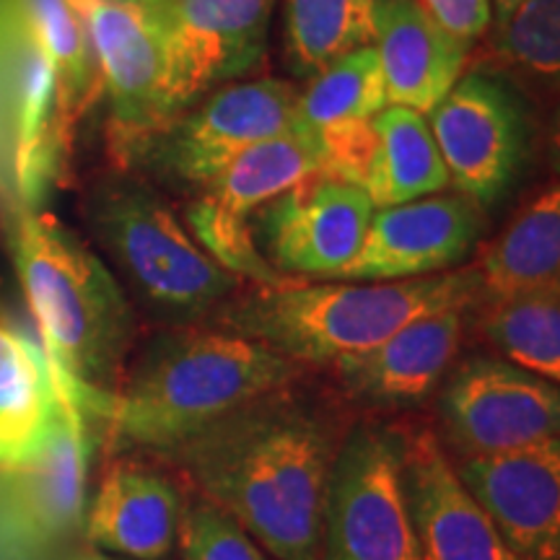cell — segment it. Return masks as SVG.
Instances as JSON below:
<instances>
[{
  "instance_id": "cell-5",
  "label": "cell",
  "mask_w": 560,
  "mask_h": 560,
  "mask_svg": "<svg viewBox=\"0 0 560 560\" xmlns=\"http://www.w3.org/2000/svg\"><path fill=\"white\" fill-rule=\"evenodd\" d=\"M96 242L156 317L185 327L234 299L240 276L182 226L170 202L136 179H104L86 202Z\"/></svg>"
},
{
  "instance_id": "cell-15",
  "label": "cell",
  "mask_w": 560,
  "mask_h": 560,
  "mask_svg": "<svg viewBox=\"0 0 560 560\" xmlns=\"http://www.w3.org/2000/svg\"><path fill=\"white\" fill-rule=\"evenodd\" d=\"M482 223L478 202L459 192L380 208L371 215L359 255L338 280L389 283L450 272L478 244Z\"/></svg>"
},
{
  "instance_id": "cell-12",
  "label": "cell",
  "mask_w": 560,
  "mask_h": 560,
  "mask_svg": "<svg viewBox=\"0 0 560 560\" xmlns=\"http://www.w3.org/2000/svg\"><path fill=\"white\" fill-rule=\"evenodd\" d=\"M429 115L450 185L478 206L499 200L527 149V117L514 91L488 73L459 75Z\"/></svg>"
},
{
  "instance_id": "cell-20",
  "label": "cell",
  "mask_w": 560,
  "mask_h": 560,
  "mask_svg": "<svg viewBox=\"0 0 560 560\" xmlns=\"http://www.w3.org/2000/svg\"><path fill=\"white\" fill-rule=\"evenodd\" d=\"M374 50L389 107L429 115L459 81L467 47L425 13L418 0H376Z\"/></svg>"
},
{
  "instance_id": "cell-2",
  "label": "cell",
  "mask_w": 560,
  "mask_h": 560,
  "mask_svg": "<svg viewBox=\"0 0 560 560\" xmlns=\"http://www.w3.org/2000/svg\"><path fill=\"white\" fill-rule=\"evenodd\" d=\"M0 219L37 338L62 389L104 425L136 342V312L79 234L0 187Z\"/></svg>"
},
{
  "instance_id": "cell-7",
  "label": "cell",
  "mask_w": 560,
  "mask_h": 560,
  "mask_svg": "<svg viewBox=\"0 0 560 560\" xmlns=\"http://www.w3.org/2000/svg\"><path fill=\"white\" fill-rule=\"evenodd\" d=\"M322 560H420L397 431L376 423L348 431L327 488Z\"/></svg>"
},
{
  "instance_id": "cell-31",
  "label": "cell",
  "mask_w": 560,
  "mask_h": 560,
  "mask_svg": "<svg viewBox=\"0 0 560 560\" xmlns=\"http://www.w3.org/2000/svg\"><path fill=\"white\" fill-rule=\"evenodd\" d=\"M520 3H522V0H490V9H495V16H499L495 21H499V24H501V21L506 19L509 13L514 11Z\"/></svg>"
},
{
  "instance_id": "cell-10",
  "label": "cell",
  "mask_w": 560,
  "mask_h": 560,
  "mask_svg": "<svg viewBox=\"0 0 560 560\" xmlns=\"http://www.w3.org/2000/svg\"><path fill=\"white\" fill-rule=\"evenodd\" d=\"M109 91L120 149L166 125V16L161 0H68Z\"/></svg>"
},
{
  "instance_id": "cell-18",
  "label": "cell",
  "mask_w": 560,
  "mask_h": 560,
  "mask_svg": "<svg viewBox=\"0 0 560 560\" xmlns=\"http://www.w3.org/2000/svg\"><path fill=\"white\" fill-rule=\"evenodd\" d=\"M472 306H450L416 317L366 353L332 366L350 400L369 408L425 402L457 359Z\"/></svg>"
},
{
  "instance_id": "cell-13",
  "label": "cell",
  "mask_w": 560,
  "mask_h": 560,
  "mask_svg": "<svg viewBox=\"0 0 560 560\" xmlns=\"http://www.w3.org/2000/svg\"><path fill=\"white\" fill-rule=\"evenodd\" d=\"M166 16V122L262 60L276 0H161Z\"/></svg>"
},
{
  "instance_id": "cell-16",
  "label": "cell",
  "mask_w": 560,
  "mask_h": 560,
  "mask_svg": "<svg viewBox=\"0 0 560 560\" xmlns=\"http://www.w3.org/2000/svg\"><path fill=\"white\" fill-rule=\"evenodd\" d=\"M450 459L516 556L560 560V439L495 457Z\"/></svg>"
},
{
  "instance_id": "cell-23",
  "label": "cell",
  "mask_w": 560,
  "mask_h": 560,
  "mask_svg": "<svg viewBox=\"0 0 560 560\" xmlns=\"http://www.w3.org/2000/svg\"><path fill=\"white\" fill-rule=\"evenodd\" d=\"M16 5L26 30L52 66L58 130L68 149L75 122L94 100L100 81L89 39L68 0H16Z\"/></svg>"
},
{
  "instance_id": "cell-4",
  "label": "cell",
  "mask_w": 560,
  "mask_h": 560,
  "mask_svg": "<svg viewBox=\"0 0 560 560\" xmlns=\"http://www.w3.org/2000/svg\"><path fill=\"white\" fill-rule=\"evenodd\" d=\"M478 276L459 268L389 283L257 285L255 293L221 306L223 330L262 342L301 369L335 366L366 353L416 317L475 306Z\"/></svg>"
},
{
  "instance_id": "cell-32",
  "label": "cell",
  "mask_w": 560,
  "mask_h": 560,
  "mask_svg": "<svg viewBox=\"0 0 560 560\" xmlns=\"http://www.w3.org/2000/svg\"><path fill=\"white\" fill-rule=\"evenodd\" d=\"M60 560H109V558H104L102 552L94 550V548H83V550L66 552V556H62Z\"/></svg>"
},
{
  "instance_id": "cell-19",
  "label": "cell",
  "mask_w": 560,
  "mask_h": 560,
  "mask_svg": "<svg viewBox=\"0 0 560 560\" xmlns=\"http://www.w3.org/2000/svg\"><path fill=\"white\" fill-rule=\"evenodd\" d=\"M102 475L83 514L91 548L136 560H164L177 545L187 495L170 472L120 454Z\"/></svg>"
},
{
  "instance_id": "cell-27",
  "label": "cell",
  "mask_w": 560,
  "mask_h": 560,
  "mask_svg": "<svg viewBox=\"0 0 560 560\" xmlns=\"http://www.w3.org/2000/svg\"><path fill=\"white\" fill-rule=\"evenodd\" d=\"M495 58L511 75L548 94L560 73V0H522L499 24Z\"/></svg>"
},
{
  "instance_id": "cell-8",
  "label": "cell",
  "mask_w": 560,
  "mask_h": 560,
  "mask_svg": "<svg viewBox=\"0 0 560 560\" xmlns=\"http://www.w3.org/2000/svg\"><path fill=\"white\" fill-rule=\"evenodd\" d=\"M322 170L317 138L306 128L270 138L240 153L200 187V198L187 210L195 240L210 257L257 285H283V278L262 260L252 240V219L272 198Z\"/></svg>"
},
{
  "instance_id": "cell-28",
  "label": "cell",
  "mask_w": 560,
  "mask_h": 560,
  "mask_svg": "<svg viewBox=\"0 0 560 560\" xmlns=\"http://www.w3.org/2000/svg\"><path fill=\"white\" fill-rule=\"evenodd\" d=\"M177 545L182 560H270L240 524L198 495L182 511Z\"/></svg>"
},
{
  "instance_id": "cell-9",
  "label": "cell",
  "mask_w": 560,
  "mask_h": 560,
  "mask_svg": "<svg viewBox=\"0 0 560 560\" xmlns=\"http://www.w3.org/2000/svg\"><path fill=\"white\" fill-rule=\"evenodd\" d=\"M439 420L454 457H495L558 439L556 382L499 359L462 361L439 384Z\"/></svg>"
},
{
  "instance_id": "cell-14",
  "label": "cell",
  "mask_w": 560,
  "mask_h": 560,
  "mask_svg": "<svg viewBox=\"0 0 560 560\" xmlns=\"http://www.w3.org/2000/svg\"><path fill=\"white\" fill-rule=\"evenodd\" d=\"M159 161L166 172L202 187L240 153L299 128V91L283 81L231 83L185 120L166 122Z\"/></svg>"
},
{
  "instance_id": "cell-6",
  "label": "cell",
  "mask_w": 560,
  "mask_h": 560,
  "mask_svg": "<svg viewBox=\"0 0 560 560\" xmlns=\"http://www.w3.org/2000/svg\"><path fill=\"white\" fill-rule=\"evenodd\" d=\"M60 395L47 450L26 465L0 467V560H60L83 529L96 420L62 387Z\"/></svg>"
},
{
  "instance_id": "cell-29",
  "label": "cell",
  "mask_w": 560,
  "mask_h": 560,
  "mask_svg": "<svg viewBox=\"0 0 560 560\" xmlns=\"http://www.w3.org/2000/svg\"><path fill=\"white\" fill-rule=\"evenodd\" d=\"M425 13L467 50L486 34L493 9L490 0H418Z\"/></svg>"
},
{
  "instance_id": "cell-30",
  "label": "cell",
  "mask_w": 560,
  "mask_h": 560,
  "mask_svg": "<svg viewBox=\"0 0 560 560\" xmlns=\"http://www.w3.org/2000/svg\"><path fill=\"white\" fill-rule=\"evenodd\" d=\"M9 143H11V115H9V104H5L3 81H0V153H3V149ZM0 187H3V166H0Z\"/></svg>"
},
{
  "instance_id": "cell-3",
  "label": "cell",
  "mask_w": 560,
  "mask_h": 560,
  "mask_svg": "<svg viewBox=\"0 0 560 560\" xmlns=\"http://www.w3.org/2000/svg\"><path fill=\"white\" fill-rule=\"evenodd\" d=\"M304 369L262 342L185 325L159 332L125 371L104 418L109 454H159L229 412L301 382Z\"/></svg>"
},
{
  "instance_id": "cell-24",
  "label": "cell",
  "mask_w": 560,
  "mask_h": 560,
  "mask_svg": "<svg viewBox=\"0 0 560 560\" xmlns=\"http://www.w3.org/2000/svg\"><path fill=\"white\" fill-rule=\"evenodd\" d=\"M478 332L514 366L560 380V285L506 301L475 304Z\"/></svg>"
},
{
  "instance_id": "cell-17",
  "label": "cell",
  "mask_w": 560,
  "mask_h": 560,
  "mask_svg": "<svg viewBox=\"0 0 560 560\" xmlns=\"http://www.w3.org/2000/svg\"><path fill=\"white\" fill-rule=\"evenodd\" d=\"M397 439L420 560H522L454 475L436 433L418 425Z\"/></svg>"
},
{
  "instance_id": "cell-11",
  "label": "cell",
  "mask_w": 560,
  "mask_h": 560,
  "mask_svg": "<svg viewBox=\"0 0 560 560\" xmlns=\"http://www.w3.org/2000/svg\"><path fill=\"white\" fill-rule=\"evenodd\" d=\"M374 210L355 182L317 170L257 210L252 240L283 278L338 280L359 255Z\"/></svg>"
},
{
  "instance_id": "cell-25",
  "label": "cell",
  "mask_w": 560,
  "mask_h": 560,
  "mask_svg": "<svg viewBox=\"0 0 560 560\" xmlns=\"http://www.w3.org/2000/svg\"><path fill=\"white\" fill-rule=\"evenodd\" d=\"M376 0H285V55L299 75H314L342 55L374 45Z\"/></svg>"
},
{
  "instance_id": "cell-21",
  "label": "cell",
  "mask_w": 560,
  "mask_h": 560,
  "mask_svg": "<svg viewBox=\"0 0 560 560\" xmlns=\"http://www.w3.org/2000/svg\"><path fill=\"white\" fill-rule=\"evenodd\" d=\"M478 301H506L560 285V192L550 187L522 206L472 265Z\"/></svg>"
},
{
  "instance_id": "cell-26",
  "label": "cell",
  "mask_w": 560,
  "mask_h": 560,
  "mask_svg": "<svg viewBox=\"0 0 560 560\" xmlns=\"http://www.w3.org/2000/svg\"><path fill=\"white\" fill-rule=\"evenodd\" d=\"M387 104V89L374 45L342 55L312 75L299 94V125L310 132L374 120Z\"/></svg>"
},
{
  "instance_id": "cell-1",
  "label": "cell",
  "mask_w": 560,
  "mask_h": 560,
  "mask_svg": "<svg viewBox=\"0 0 560 560\" xmlns=\"http://www.w3.org/2000/svg\"><path fill=\"white\" fill-rule=\"evenodd\" d=\"M348 431L296 382L153 457L276 560H322L327 488Z\"/></svg>"
},
{
  "instance_id": "cell-22",
  "label": "cell",
  "mask_w": 560,
  "mask_h": 560,
  "mask_svg": "<svg viewBox=\"0 0 560 560\" xmlns=\"http://www.w3.org/2000/svg\"><path fill=\"white\" fill-rule=\"evenodd\" d=\"M376 145L363 177V190L374 208L412 202L450 185L431 125L408 107H384L374 117Z\"/></svg>"
}]
</instances>
